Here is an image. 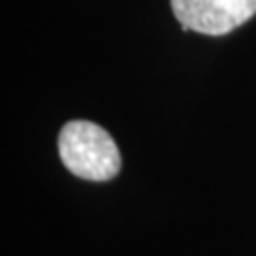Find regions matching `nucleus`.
Masks as SVG:
<instances>
[{
  "label": "nucleus",
  "instance_id": "f03ea898",
  "mask_svg": "<svg viewBox=\"0 0 256 256\" xmlns=\"http://www.w3.org/2000/svg\"><path fill=\"white\" fill-rule=\"evenodd\" d=\"M184 30L222 36L256 15V0H171Z\"/></svg>",
  "mask_w": 256,
  "mask_h": 256
},
{
  "label": "nucleus",
  "instance_id": "f257e3e1",
  "mask_svg": "<svg viewBox=\"0 0 256 256\" xmlns=\"http://www.w3.org/2000/svg\"><path fill=\"white\" fill-rule=\"evenodd\" d=\"M64 166L82 180L107 182L120 171V152L111 134L94 122L73 120L64 124L58 137Z\"/></svg>",
  "mask_w": 256,
  "mask_h": 256
}]
</instances>
